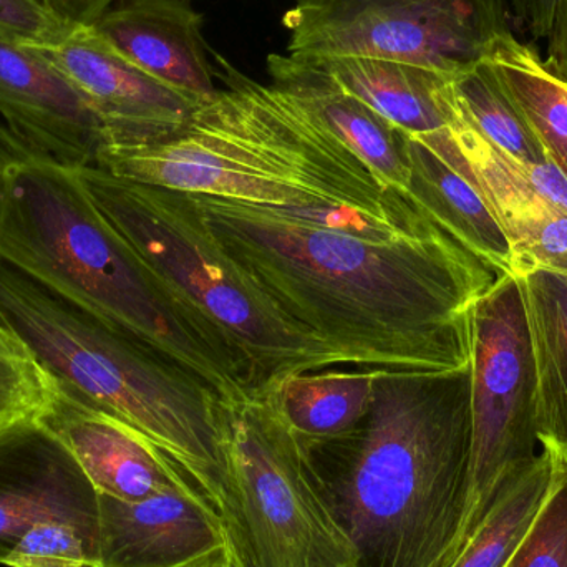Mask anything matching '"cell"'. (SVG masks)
I'll list each match as a JSON object with an SVG mask.
<instances>
[{"instance_id": "cell-1", "label": "cell", "mask_w": 567, "mask_h": 567, "mask_svg": "<svg viewBox=\"0 0 567 567\" xmlns=\"http://www.w3.org/2000/svg\"><path fill=\"white\" fill-rule=\"evenodd\" d=\"M186 196L223 255L347 367L449 372L468 365L472 307L502 275L409 193L373 206Z\"/></svg>"}, {"instance_id": "cell-2", "label": "cell", "mask_w": 567, "mask_h": 567, "mask_svg": "<svg viewBox=\"0 0 567 567\" xmlns=\"http://www.w3.org/2000/svg\"><path fill=\"white\" fill-rule=\"evenodd\" d=\"M359 567H449L472 488V367L380 370L362 425L306 443Z\"/></svg>"}, {"instance_id": "cell-3", "label": "cell", "mask_w": 567, "mask_h": 567, "mask_svg": "<svg viewBox=\"0 0 567 567\" xmlns=\"http://www.w3.org/2000/svg\"><path fill=\"white\" fill-rule=\"evenodd\" d=\"M213 59L223 89L185 128L143 145H103L95 166L143 185L265 206H373L400 192L289 96L216 52Z\"/></svg>"}, {"instance_id": "cell-4", "label": "cell", "mask_w": 567, "mask_h": 567, "mask_svg": "<svg viewBox=\"0 0 567 567\" xmlns=\"http://www.w3.org/2000/svg\"><path fill=\"white\" fill-rule=\"evenodd\" d=\"M9 142L0 176V259L192 373L223 402L249 399L152 286L76 169L33 155L10 133Z\"/></svg>"}, {"instance_id": "cell-5", "label": "cell", "mask_w": 567, "mask_h": 567, "mask_svg": "<svg viewBox=\"0 0 567 567\" xmlns=\"http://www.w3.org/2000/svg\"><path fill=\"white\" fill-rule=\"evenodd\" d=\"M76 175L152 286L249 396L297 373L347 365L223 255L185 193L118 178L99 166Z\"/></svg>"}, {"instance_id": "cell-6", "label": "cell", "mask_w": 567, "mask_h": 567, "mask_svg": "<svg viewBox=\"0 0 567 567\" xmlns=\"http://www.w3.org/2000/svg\"><path fill=\"white\" fill-rule=\"evenodd\" d=\"M0 317L53 382L183 466L233 533L223 400L212 386L2 259Z\"/></svg>"}, {"instance_id": "cell-7", "label": "cell", "mask_w": 567, "mask_h": 567, "mask_svg": "<svg viewBox=\"0 0 567 567\" xmlns=\"http://www.w3.org/2000/svg\"><path fill=\"white\" fill-rule=\"evenodd\" d=\"M233 546L249 567H359L302 440L269 393L223 402Z\"/></svg>"}, {"instance_id": "cell-8", "label": "cell", "mask_w": 567, "mask_h": 567, "mask_svg": "<svg viewBox=\"0 0 567 567\" xmlns=\"http://www.w3.org/2000/svg\"><path fill=\"white\" fill-rule=\"evenodd\" d=\"M509 0H292L287 53L373 56L455 79L513 35Z\"/></svg>"}, {"instance_id": "cell-9", "label": "cell", "mask_w": 567, "mask_h": 567, "mask_svg": "<svg viewBox=\"0 0 567 567\" xmlns=\"http://www.w3.org/2000/svg\"><path fill=\"white\" fill-rule=\"evenodd\" d=\"M470 367L472 488L456 556L538 456V375L518 275L499 276L472 307Z\"/></svg>"}, {"instance_id": "cell-10", "label": "cell", "mask_w": 567, "mask_h": 567, "mask_svg": "<svg viewBox=\"0 0 567 567\" xmlns=\"http://www.w3.org/2000/svg\"><path fill=\"white\" fill-rule=\"evenodd\" d=\"M0 115L33 155L65 168L95 166L105 140L99 113L35 45L2 29Z\"/></svg>"}, {"instance_id": "cell-11", "label": "cell", "mask_w": 567, "mask_h": 567, "mask_svg": "<svg viewBox=\"0 0 567 567\" xmlns=\"http://www.w3.org/2000/svg\"><path fill=\"white\" fill-rule=\"evenodd\" d=\"M229 549L228 523L193 480L138 502L99 495L96 567H192Z\"/></svg>"}, {"instance_id": "cell-12", "label": "cell", "mask_w": 567, "mask_h": 567, "mask_svg": "<svg viewBox=\"0 0 567 567\" xmlns=\"http://www.w3.org/2000/svg\"><path fill=\"white\" fill-rule=\"evenodd\" d=\"M89 100L105 125L103 145H143L185 128L199 100L163 85L100 40L89 27L35 45Z\"/></svg>"}, {"instance_id": "cell-13", "label": "cell", "mask_w": 567, "mask_h": 567, "mask_svg": "<svg viewBox=\"0 0 567 567\" xmlns=\"http://www.w3.org/2000/svg\"><path fill=\"white\" fill-rule=\"evenodd\" d=\"M476 186L502 226L515 275L545 268L567 272V213L543 198L529 183L526 163L486 142L460 113L449 128L416 136Z\"/></svg>"}, {"instance_id": "cell-14", "label": "cell", "mask_w": 567, "mask_h": 567, "mask_svg": "<svg viewBox=\"0 0 567 567\" xmlns=\"http://www.w3.org/2000/svg\"><path fill=\"white\" fill-rule=\"evenodd\" d=\"M49 518L99 526V493L33 416L0 429V565L30 526Z\"/></svg>"}, {"instance_id": "cell-15", "label": "cell", "mask_w": 567, "mask_h": 567, "mask_svg": "<svg viewBox=\"0 0 567 567\" xmlns=\"http://www.w3.org/2000/svg\"><path fill=\"white\" fill-rule=\"evenodd\" d=\"M37 420L69 450L99 495L138 502L178 483L196 482L145 436L59 383L53 382Z\"/></svg>"}, {"instance_id": "cell-16", "label": "cell", "mask_w": 567, "mask_h": 567, "mask_svg": "<svg viewBox=\"0 0 567 567\" xmlns=\"http://www.w3.org/2000/svg\"><path fill=\"white\" fill-rule=\"evenodd\" d=\"M203 27L205 16L192 0H123L89 29L163 85L205 102L219 89Z\"/></svg>"}, {"instance_id": "cell-17", "label": "cell", "mask_w": 567, "mask_h": 567, "mask_svg": "<svg viewBox=\"0 0 567 567\" xmlns=\"http://www.w3.org/2000/svg\"><path fill=\"white\" fill-rule=\"evenodd\" d=\"M269 85L309 112L390 188L406 192L410 183L406 133L372 106L347 92L319 63L302 56H268Z\"/></svg>"}, {"instance_id": "cell-18", "label": "cell", "mask_w": 567, "mask_h": 567, "mask_svg": "<svg viewBox=\"0 0 567 567\" xmlns=\"http://www.w3.org/2000/svg\"><path fill=\"white\" fill-rule=\"evenodd\" d=\"M337 83L372 106L409 136H425L452 126L456 100L452 76L396 60L373 56H320Z\"/></svg>"}, {"instance_id": "cell-19", "label": "cell", "mask_w": 567, "mask_h": 567, "mask_svg": "<svg viewBox=\"0 0 567 567\" xmlns=\"http://www.w3.org/2000/svg\"><path fill=\"white\" fill-rule=\"evenodd\" d=\"M406 193L430 218L499 275H515L512 246L476 186L416 136L406 135Z\"/></svg>"}, {"instance_id": "cell-20", "label": "cell", "mask_w": 567, "mask_h": 567, "mask_svg": "<svg viewBox=\"0 0 567 567\" xmlns=\"http://www.w3.org/2000/svg\"><path fill=\"white\" fill-rule=\"evenodd\" d=\"M518 276L538 375V440L567 458V272L538 268Z\"/></svg>"}, {"instance_id": "cell-21", "label": "cell", "mask_w": 567, "mask_h": 567, "mask_svg": "<svg viewBox=\"0 0 567 567\" xmlns=\"http://www.w3.org/2000/svg\"><path fill=\"white\" fill-rule=\"evenodd\" d=\"M379 372L327 369L297 373L266 393L302 442H327L362 425L372 410Z\"/></svg>"}, {"instance_id": "cell-22", "label": "cell", "mask_w": 567, "mask_h": 567, "mask_svg": "<svg viewBox=\"0 0 567 567\" xmlns=\"http://www.w3.org/2000/svg\"><path fill=\"white\" fill-rule=\"evenodd\" d=\"M503 85L522 110L546 155L567 176V85L546 70L542 56L506 37L489 55Z\"/></svg>"}, {"instance_id": "cell-23", "label": "cell", "mask_w": 567, "mask_h": 567, "mask_svg": "<svg viewBox=\"0 0 567 567\" xmlns=\"http://www.w3.org/2000/svg\"><path fill=\"white\" fill-rule=\"evenodd\" d=\"M452 85L463 118L486 142L526 165L551 162L488 59L456 75Z\"/></svg>"}, {"instance_id": "cell-24", "label": "cell", "mask_w": 567, "mask_h": 567, "mask_svg": "<svg viewBox=\"0 0 567 567\" xmlns=\"http://www.w3.org/2000/svg\"><path fill=\"white\" fill-rule=\"evenodd\" d=\"M555 456L543 450L506 489L449 567L505 566L545 503L555 478Z\"/></svg>"}, {"instance_id": "cell-25", "label": "cell", "mask_w": 567, "mask_h": 567, "mask_svg": "<svg viewBox=\"0 0 567 567\" xmlns=\"http://www.w3.org/2000/svg\"><path fill=\"white\" fill-rule=\"evenodd\" d=\"M99 526L49 518L30 526L10 549L9 567H96Z\"/></svg>"}, {"instance_id": "cell-26", "label": "cell", "mask_w": 567, "mask_h": 567, "mask_svg": "<svg viewBox=\"0 0 567 567\" xmlns=\"http://www.w3.org/2000/svg\"><path fill=\"white\" fill-rule=\"evenodd\" d=\"M53 380L0 317V429L40 415Z\"/></svg>"}, {"instance_id": "cell-27", "label": "cell", "mask_w": 567, "mask_h": 567, "mask_svg": "<svg viewBox=\"0 0 567 567\" xmlns=\"http://www.w3.org/2000/svg\"><path fill=\"white\" fill-rule=\"evenodd\" d=\"M553 456L556 466L551 489L503 567H567V458Z\"/></svg>"}, {"instance_id": "cell-28", "label": "cell", "mask_w": 567, "mask_h": 567, "mask_svg": "<svg viewBox=\"0 0 567 567\" xmlns=\"http://www.w3.org/2000/svg\"><path fill=\"white\" fill-rule=\"evenodd\" d=\"M0 29L32 45H50L72 32L42 0H0Z\"/></svg>"}, {"instance_id": "cell-29", "label": "cell", "mask_w": 567, "mask_h": 567, "mask_svg": "<svg viewBox=\"0 0 567 567\" xmlns=\"http://www.w3.org/2000/svg\"><path fill=\"white\" fill-rule=\"evenodd\" d=\"M42 2L63 25L75 30L92 25L116 0H42Z\"/></svg>"}, {"instance_id": "cell-30", "label": "cell", "mask_w": 567, "mask_h": 567, "mask_svg": "<svg viewBox=\"0 0 567 567\" xmlns=\"http://www.w3.org/2000/svg\"><path fill=\"white\" fill-rule=\"evenodd\" d=\"M546 70L567 85V0H559L548 37Z\"/></svg>"}, {"instance_id": "cell-31", "label": "cell", "mask_w": 567, "mask_h": 567, "mask_svg": "<svg viewBox=\"0 0 567 567\" xmlns=\"http://www.w3.org/2000/svg\"><path fill=\"white\" fill-rule=\"evenodd\" d=\"M559 0H509L513 12L535 39H546Z\"/></svg>"}, {"instance_id": "cell-32", "label": "cell", "mask_w": 567, "mask_h": 567, "mask_svg": "<svg viewBox=\"0 0 567 567\" xmlns=\"http://www.w3.org/2000/svg\"><path fill=\"white\" fill-rule=\"evenodd\" d=\"M231 558L233 549H229V551L219 553V555L212 556V558L192 567H229L231 566Z\"/></svg>"}, {"instance_id": "cell-33", "label": "cell", "mask_w": 567, "mask_h": 567, "mask_svg": "<svg viewBox=\"0 0 567 567\" xmlns=\"http://www.w3.org/2000/svg\"><path fill=\"white\" fill-rule=\"evenodd\" d=\"M10 142L7 128H0V176H2L3 165H6L7 156H9Z\"/></svg>"}, {"instance_id": "cell-34", "label": "cell", "mask_w": 567, "mask_h": 567, "mask_svg": "<svg viewBox=\"0 0 567 567\" xmlns=\"http://www.w3.org/2000/svg\"><path fill=\"white\" fill-rule=\"evenodd\" d=\"M229 567H249L246 565L245 559L239 558L238 553L233 549L231 566Z\"/></svg>"}]
</instances>
